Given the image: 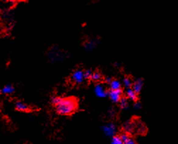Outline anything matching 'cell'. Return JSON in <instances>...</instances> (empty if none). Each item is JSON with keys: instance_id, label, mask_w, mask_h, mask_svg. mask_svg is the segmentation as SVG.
<instances>
[{"instance_id": "obj_1", "label": "cell", "mask_w": 178, "mask_h": 144, "mask_svg": "<svg viewBox=\"0 0 178 144\" xmlns=\"http://www.w3.org/2000/svg\"><path fill=\"white\" fill-rule=\"evenodd\" d=\"M77 104L73 99H62L56 105V111L60 115H69L75 111Z\"/></svg>"}, {"instance_id": "obj_2", "label": "cell", "mask_w": 178, "mask_h": 144, "mask_svg": "<svg viewBox=\"0 0 178 144\" xmlns=\"http://www.w3.org/2000/svg\"><path fill=\"white\" fill-rule=\"evenodd\" d=\"M102 129H103V132L107 136L113 137L115 136V134L116 133L117 128L113 123H109L103 126L102 127Z\"/></svg>"}, {"instance_id": "obj_3", "label": "cell", "mask_w": 178, "mask_h": 144, "mask_svg": "<svg viewBox=\"0 0 178 144\" xmlns=\"http://www.w3.org/2000/svg\"><path fill=\"white\" fill-rule=\"evenodd\" d=\"M122 89L118 90H110L108 92V96L111 101L114 103H117L122 98Z\"/></svg>"}, {"instance_id": "obj_4", "label": "cell", "mask_w": 178, "mask_h": 144, "mask_svg": "<svg viewBox=\"0 0 178 144\" xmlns=\"http://www.w3.org/2000/svg\"><path fill=\"white\" fill-rule=\"evenodd\" d=\"M94 92L95 95L99 98H104L108 96V92L105 89L104 86L101 84H97L95 86Z\"/></svg>"}, {"instance_id": "obj_5", "label": "cell", "mask_w": 178, "mask_h": 144, "mask_svg": "<svg viewBox=\"0 0 178 144\" xmlns=\"http://www.w3.org/2000/svg\"><path fill=\"white\" fill-rule=\"evenodd\" d=\"M72 79L76 83L80 84L84 81V72L81 70H77L72 74Z\"/></svg>"}, {"instance_id": "obj_6", "label": "cell", "mask_w": 178, "mask_h": 144, "mask_svg": "<svg viewBox=\"0 0 178 144\" xmlns=\"http://www.w3.org/2000/svg\"><path fill=\"white\" fill-rule=\"evenodd\" d=\"M143 79H138L137 81L135 82L134 84L133 85V91L136 93V94H139V93L141 92V91L142 89V87H143Z\"/></svg>"}, {"instance_id": "obj_7", "label": "cell", "mask_w": 178, "mask_h": 144, "mask_svg": "<svg viewBox=\"0 0 178 144\" xmlns=\"http://www.w3.org/2000/svg\"><path fill=\"white\" fill-rule=\"evenodd\" d=\"M15 108L17 110H19V111H27L29 109L28 106L26 105V103H24L22 101H16L15 103Z\"/></svg>"}, {"instance_id": "obj_8", "label": "cell", "mask_w": 178, "mask_h": 144, "mask_svg": "<svg viewBox=\"0 0 178 144\" xmlns=\"http://www.w3.org/2000/svg\"><path fill=\"white\" fill-rule=\"evenodd\" d=\"M14 91H15L14 87L11 85H7L4 86L3 89H2V93H3L4 94L6 95L12 94L14 92Z\"/></svg>"}, {"instance_id": "obj_9", "label": "cell", "mask_w": 178, "mask_h": 144, "mask_svg": "<svg viewBox=\"0 0 178 144\" xmlns=\"http://www.w3.org/2000/svg\"><path fill=\"white\" fill-rule=\"evenodd\" d=\"M110 90H118L121 89V83L119 81L115 79V80H112V82L110 83Z\"/></svg>"}, {"instance_id": "obj_10", "label": "cell", "mask_w": 178, "mask_h": 144, "mask_svg": "<svg viewBox=\"0 0 178 144\" xmlns=\"http://www.w3.org/2000/svg\"><path fill=\"white\" fill-rule=\"evenodd\" d=\"M126 94H127V96L130 98L131 100L132 101H136L137 100V94H136V93L134 92L132 89H128L127 90H126Z\"/></svg>"}, {"instance_id": "obj_11", "label": "cell", "mask_w": 178, "mask_h": 144, "mask_svg": "<svg viewBox=\"0 0 178 144\" xmlns=\"http://www.w3.org/2000/svg\"><path fill=\"white\" fill-rule=\"evenodd\" d=\"M120 107L122 109L126 110L128 108V101L126 98H121L120 99Z\"/></svg>"}, {"instance_id": "obj_12", "label": "cell", "mask_w": 178, "mask_h": 144, "mask_svg": "<svg viewBox=\"0 0 178 144\" xmlns=\"http://www.w3.org/2000/svg\"><path fill=\"white\" fill-rule=\"evenodd\" d=\"M112 144H124V142L119 136H114L112 137V141H111Z\"/></svg>"}, {"instance_id": "obj_13", "label": "cell", "mask_w": 178, "mask_h": 144, "mask_svg": "<svg viewBox=\"0 0 178 144\" xmlns=\"http://www.w3.org/2000/svg\"><path fill=\"white\" fill-rule=\"evenodd\" d=\"M91 79H93V80H94V81H98L101 79V75L98 72H93V74L91 77Z\"/></svg>"}, {"instance_id": "obj_14", "label": "cell", "mask_w": 178, "mask_h": 144, "mask_svg": "<svg viewBox=\"0 0 178 144\" xmlns=\"http://www.w3.org/2000/svg\"><path fill=\"white\" fill-rule=\"evenodd\" d=\"M123 84H124V86H125V87H126V88H128V89H130L132 85V81H131V79L127 78V77H126V78H125V79H124Z\"/></svg>"}, {"instance_id": "obj_15", "label": "cell", "mask_w": 178, "mask_h": 144, "mask_svg": "<svg viewBox=\"0 0 178 144\" xmlns=\"http://www.w3.org/2000/svg\"><path fill=\"white\" fill-rule=\"evenodd\" d=\"M62 98H60V97H53L51 99V102H52V104H54V105H57V104H58L60 101H62Z\"/></svg>"}, {"instance_id": "obj_16", "label": "cell", "mask_w": 178, "mask_h": 144, "mask_svg": "<svg viewBox=\"0 0 178 144\" xmlns=\"http://www.w3.org/2000/svg\"><path fill=\"white\" fill-rule=\"evenodd\" d=\"M93 74V72L91 71V70H86L85 72H84V78L86 79H88V78H91V75Z\"/></svg>"}, {"instance_id": "obj_17", "label": "cell", "mask_w": 178, "mask_h": 144, "mask_svg": "<svg viewBox=\"0 0 178 144\" xmlns=\"http://www.w3.org/2000/svg\"><path fill=\"white\" fill-rule=\"evenodd\" d=\"M120 138H121V139L122 140V141L124 143L126 140H128L129 138V136L126 134H122L121 136H120Z\"/></svg>"}, {"instance_id": "obj_18", "label": "cell", "mask_w": 178, "mask_h": 144, "mask_svg": "<svg viewBox=\"0 0 178 144\" xmlns=\"http://www.w3.org/2000/svg\"><path fill=\"white\" fill-rule=\"evenodd\" d=\"M124 144H136V143L134 139H132V138H129L128 140H126L125 142L124 143Z\"/></svg>"}, {"instance_id": "obj_19", "label": "cell", "mask_w": 178, "mask_h": 144, "mask_svg": "<svg viewBox=\"0 0 178 144\" xmlns=\"http://www.w3.org/2000/svg\"><path fill=\"white\" fill-rule=\"evenodd\" d=\"M134 109H136V110L140 109V108H141V103H139V102H137V103H136L134 104Z\"/></svg>"}, {"instance_id": "obj_20", "label": "cell", "mask_w": 178, "mask_h": 144, "mask_svg": "<svg viewBox=\"0 0 178 144\" xmlns=\"http://www.w3.org/2000/svg\"><path fill=\"white\" fill-rule=\"evenodd\" d=\"M112 78H111L110 77H106V79H105V81H106V82H108V83H109L110 84L111 82H112Z\"/></svg>"}, {"instance_id": "obj_21", "label": "cell", "mask_w": 178, "mask_h": 144, "mask_svg": "<svg viewBox=\"0 0 178 144\" xmlns=\"http://www.w3.org/2000/svg\"><path fill=\"white\" fill-rule=\"evenodd\" d=\"M0 93H2V89L0 88Z\"/></svg>"}]
</instances>
